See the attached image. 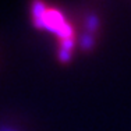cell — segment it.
<instances>
[{
  "label": "cell",
  "mask_w": 131,
  "mask_h": 131,
  "mask_svg": "<svg viewBox=\"0 0 131 131\" xmlns=\"http://www.w3.org/2000/svg\"><path fill=\"white\" fill-rule=\"evenodd\" d=\"M34 21L40 28L50 31L54 35H57L59 42L61 45L60 53L68 54L71 53V48L74 43V31L73 27L64 20L63 14L59 10L45 7L43 4H35L32 10Z\"/></svg>",
  "instance_id": "obj_1"
}]
</instances>
